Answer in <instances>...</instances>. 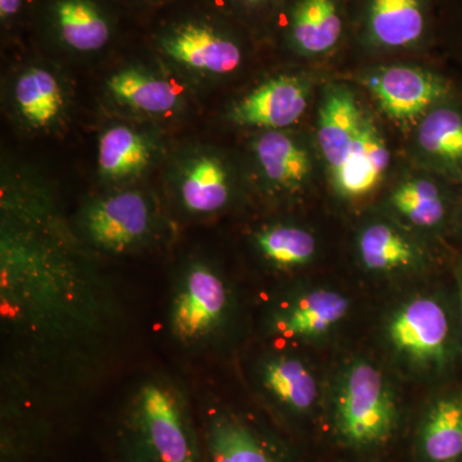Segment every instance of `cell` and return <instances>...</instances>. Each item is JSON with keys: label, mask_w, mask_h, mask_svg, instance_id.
<instances>
[{"label": "cell", "mask_w": 462, "mask_h": 462, "mask_svg": "<svg viewBox=\"0 0 462 462\" xmlns=\"http://www.w3.org/2000/svg\"><path fill=\"white\" fill-rule=\"evenodd\" d=\"M254 156L263 178L276 190L293 193L302 189L311 178L310 152L282 130H267L258 136Z\"/></svg>", "instance_id": "cell-19"}, {"label": "cell", "mask_w": 462, "mask_h": 462, "mask_svg": "<svg viewBox=\"0 0 462 462\" xmlns=\"http://www.w3.org/2000/svg\"><path fill=\"white\" fill-rule=\"evenodd\" d=\"M457 294H458V314H460L461 336H462V267L457 273Z\"/></svg>", "instance_id": "cell-29"}, {"label": "cell", "mask_w": 462, "mask_h": 462, "mask_svg": "<svg viewBox=\"0 0 462 462\" xmlns=\"http://www.w3.org/2000/svg\"><path fill=\"white\" fill-rule=\"evenodd\" d=\"M391 163L387 143L369 114L365 116L363 132L351 154L336 175L334 189L345 199L369 196L382 182Z\"/></svg>", "instance_id": "cell-16"}, {"label": "cell", "mask_w": 462, "mask_h": 462, "mask_svg": "<svg viewBox=\"0 0 462 462\" xmlns=\"http://www.w3.org/2000/svg\"><path fill=\"white\" fill-rule=\"evenodd\" d=\"M349 311L348 298L330 289L288 297L273 305L267 315V330L276 338H319L337 327Z\"/></svg>", "instance_id": "cell-9"}, {"label": "cell", "mask_w": 462, "mask_h": 462, "mask_svg": "<svg viewBox=\"0 0 462 462\" xmlns=\"http://www.w3.org/2000/svg\"><path fill=\"white\" fill-rule=\"evenodd\" d=\"M236 310V296L223 272L209 261L191 258L170 289L167 331L181 349L202 354L226 336Z\"/></svg>", "instance_id": "cell-3"}, {"label": "cell", "mask_w": 462, "mask_h": 462, "mask_svg": "<svg viewBox=\"0 0 462 462\" xmlns=\"http://www.w3.org/2000/svg\"><path fill=\"white\" fill-rule=\"evenodd\" d=\"M343 32L338 0H300L291 14L289 36L306 56H320L336 48Z\"/></svg>", "instance_id": "cell-21"}, {"label": "cell", "mask_w": 462, "mask_h": 462, "mask_svg": "<svg viewBox=\"0 0 462 462\" xmlns=\"http://www.w3.org/2000/svg\"><path fill=\"white\" fill-rule=\"evenodd\" d=\"M254 247L266 263L281 270L311 263L318 249L314 234L294 225H272L258 230Z\"/></svg>", "instance_id": "cell-27"}, {"label": "cell", "mask_w": 462, "mask_h": 462, "mask_svg": "<svg viewBox=\"0 0 462 462\" xmlns=\"http://www.w3.org/2000/svg\"><path fill=\"white\" fill-rule=\"evenodd\" d=\"M337 428L346 442L373 446L394 430L397 407L384 374L366 360H355L339 373L333 388Z\"/></svg>", "instance_id": "cell-4"}, {"label": "cell", "mask_w": 462, "mask_h": 462, "mask_svg": "<svg viewBox=\"0 0 462 462\" xmlns=\"http://www.w3.org/2000/svg\"><path fill=\"white\" fill-rule=\"evenodd\" d=\"M364 84L384 115L402 126L418 125L434 106L452 98L448 80L419 67H382L365 78Z\"/></svg>", "instance_id": "cell-7"}, {"label": "cell", "mask_w": 462, "mask_h": 462, "mask_svg": "<svg viewBox=\"0 0 462 462\" xmlns=\"http://www.w3.org/2000/svg\"><path fill=\"white\" fill-rule=\"evenodd\" d=\"M202 433L206 462H278L254 428L226 410H203Z\"/></svg>", "instance_id": "cell-15"}, {"label": "cell", "mask_w": 462, "mask_h": 462, "mask_svg": "<svg viewBox=\"0 0 462 462\" xmlns=\"http://www.w3.org/2000/svg\"><path fill=\"white\" fill-rule=\"evenodd\" d=\"M47 212L5 208L0 251L2 398L36 407L96 384L117 345L115 288Z\"/></svg>", "instance_id": "cell-1"}, {"label": "cell", "mask_w": 462, "mask_h": 462, "mask_svg": "<svg viewBox=\"0 0 462 462\" xmlns=\"http://www.w3.org/2000/svg\"><path fill=\"white\" fill-rule=\"evenodd\" d=\"M427 29L424 0H367L366 32L370 42L385 50L409 48Z\"/></svg>", "instance_id": "cell-20"}, {"label": "cell", "mask_w": 462, "mask_h": 462, "mask_svg": "<svg viewBox=\"0 0 462 462\" xmlns=\"http://www.w3.org/2000/svg\"><path fill=\"white\" fill-rule=\"evenodd\" d=\"M14 100L23 120L39 129L56 123L65 105L56 76L39 67L26 69L17 79Z\"/></svg>", "instance_id": "cell-25"}, {"label": "cell", "mask_w": 462, "mask_h": 462, "mask_svg": "<svg viewBox=\"0 0 462 462\" xmlns=\"http://www.w3.org/2000/svg\"><path fill=\"white\" fill-rule=\"evenodd\" d=\"M21 0H0V16L3 20L14 16L20 11Z\"/></svg>", "instance_id": "cell-28"}, {"label": "cell", "mask_w": 462, "mask_h": 462, "mask_svg": "<svg viewBox=\"0 0 462 462\" xmlns=\"http://www.w3.org/2000/svg\"><path fill=\"white\" fill-rule=\"evenodd\" d=\"M365 116L354 91L345 85H329L319 106L316 141L330 178L345 165L363 132Z\"/></svg>", "instance_id": "cell-12"}, {"label": "cell", "mask_w": 462, "mask_h": 462, "mask_svg": "<svg viewBox=\"0 0 462 462\" xmlns=\"http://www.w3.org/2000/svg\"><path fill=\"white\" fill-rule=\"evenodd\" d=\"M120 462H206L187 389L152 373L130 389L121 411Z\"/></svg>", "instance_id": "cell-2"}, {"label": "cell", "mask_w": 462, "mask_h": 462, "mask_svg": "<svg viewBox=\"0 0 462 462\" xmlns=\"http://www.w3.org/2000/svg\"><path fill=\"white\" fill-rule=\"evenodd\" d=\"M107 87L117 102L143 114H167L180 102L175 85L139 69H126L112 75Z\"/></svg>", "instance_id": "cell-23"}, {"label": "cell", "mask_w": 462, "mask_h": 462, "mask_svg": "<svg viewBox=\"0 0 462 462\" xmlns=\"http://www.w3.org/2000/svg\"><path fill=\"white\" fill-rule=\"evenodd\" d=\"M455 314L445 300L413 297L398 307L387 322V339L397 356L412 366L442 372L457 352Z\"/></svg>", "instance_id": "cell-5"}, {"label": "cell", "mask_w": 462, "mask_h": 462, "mask_svg": "<svg viewBox=\"0 0 462 462\" xmlns=\"http://www.w3.org/2000/svg\"><path fill=\"white\" fill-rule=\"evenodd\" d=\"M238 2L247 3V5H256V3L263 2V0H238Z\"/></svg>", "instance_id": "cell-31"}, {"label": "cell", "mask_w": 462, "mask_h": 462, "mask_svg": "<svg viewBox=\"0 0 462 462\" xmlns=\"http://www.w3.org/2000/svg\"><path fill=\"white\" fill-rule=\"evenodd\" d=\"M310 84L300 76L282 75L261 84L230 109L231 123L245 127L282 130L305 114Z\"/></svg>", "instance_id": "cell-10"}, {"label": "cell", "mask_w": 462, "mask_h": 462, "mask_svg": "<svg viewBox=\"0 0 462 462\" xmlns=\"http://www.w3.org/2000/svg\"><path fill=\"white\" fill-rule=\"evenodd\" d=\"M413 157L420 170L462 187V106L448 98L416 125Z\"/></svg>", "instance_id": "cell-8"}, {"label": "cell", "mask_w": 462, "mask_h": 462, "mask_svg": "<svg viewBox=\"0 0 462 462\" xmlns=\"http://www.w3.org/2000/svg\"><path fill=\"white\" fill-rule=\"evenodd\" d=\"M357 256L367 272L394 273L409 272L424 261V254L402 229L388 221L365 224L358 231Z\"/></svg>", "instance_id": "cell-17"}, {"label": "cell", "mask_w": 462, "mask_h": 462, "mask_svg": "<svg viewBox=\"0 0 462 462\" xmlns=\"http://www.w3.org/2000/svg\"><path fill=\"white\" fill-rule=\"evenodd\" d=\"M229 172L223 161L202 154L188 161L178 181V199L191 216H211L223 211L231 199Z\"/></svg>", "instance_id": "cell-18"}, {"label": "cell", "mask_w": 462, "mask_h": 462, "mask_svg": "<svg viewBox=\"0 0 462 462\" xmlns=\"http://www.w3.org/2000/svg\"><path fill=\"white\" fill-rule=\"evenodd\" d=\"M163 51L175 62L209 75H227L242 63V51L229 36L214 27L189 23L163 39Z\"/></svg>", "instance_id": "cell-13"}, {"label": "cell", "mask_w": 462, "mask_h": 462, "mask_svg": "<svg viewBox=\"0 0 462 462\" xmlns=\"http://www.w3.org/2000/svg\"><path fill=\"white\" fill-rule=\"evenodd\" d=\"M455 226L462 234V199L460 200V205H458L457 214H456Z\"/></svg>", "instance_id": "cell-30"}, {"label": "cell", "mask_w": 462, "mask_h": 462, "mask_svg": "<svg viewBox=\"0 0 462 462\" xmlns=\"http://www.w3.org/2000/svg\"><path fill=\"white\" fill-rule=\"evenodd\" d=\"M79 229L85 242L100 252L130 254L156 238L161 216L143 191H117L88 203L79 216Z\"/></svg>", "instance_id": "cell-6"}, {"label": "cell", "mask_w": 462, "mask_h": 462, "mask_svg": "<svg viewBox=\"0 0 462 462\" xmlns=\"http://www.w3.org/2000/svg\"><path fill=\"white\" fill-rule=\"evenodd\" d=\"M254 379L261 393L291 413H306L319 397V384L309 365L287 352H270L258 360Z\"/></svg>", "instance_id": "cell-14"}, {"label": "cell", "mask_w": 462, "mask_h": 462, "mask_svg": "<svg viewBox=\"0 0 462 462\" xmlns=\"http://www.w3.org/2000/svg\"><path fill=\"white\" fill-rule=\"evenodd\" d=\"M449 187L452 185L424 170L410 173L392 189L389 206L410 226L438 233L455 225L460 205Z\"/></svg>", "instance_id": "cell-11"}, {"label": "cell", "mask_w": 462, "mask_h": 462, "mask_svg": "<svg viewBox=\"0 0 462 462\" xmlns=\"http://www.w3.org/2000/svg\"><path fill=\"white\" fill-rule=\"evenodd\" d=\"M422 455L430 462L462 457V393L446 394L430 404L420 431Z\"/></svg>", "instance_id": "cell-22"}, {"label": "cell", "mask_w": 462, "mask_h": 462, "mask_svg": "<svg viewBox=\"0 0 462 462\" xmlns=\"http://www.w3.org/2000/svg\"><path fill=\"white\" fill-rule=\"evenodd\" d=\"M152 148L144 135L132 127L114 126L99 138L100 173L108 180H125L148 166Z\"/></svg>", "instance_id": "cell-24"}, {"label": "cell", "mask_w": 462, "mask_h": 462, "mask_svg": "<svg viewBox=\"0 0 462 462\" xmlns=\"http://www.w3.org/2000/svg\"><path fill=\"white\" fill-rule=\"evenodd\" d=\"M56 20L60 39L72 50L99 51L109 41L108 23L89 0H60Z\"/></svg>", "instance_id": "cell-26"}]
</instances>
